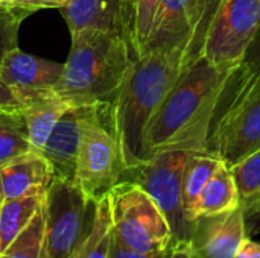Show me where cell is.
I'll return each mask as SVG.
<instances>
[{
    "mask_svg": "<svg viewBox=\"0 0 260 258\" xmlns=\"http://www.w3.org/2000/svg\"><path fill=\"white\" fill-rule=\"evenodd\" d=\"M235 68L189 62L145 132V160L161 151L209 152V135Z\"/></svg>",
    "mask_w": 260,
    "mask_h": 258,
    "instance_id": "6da1fadb",
    "label": "cell"
},
{
    "mask_svg": "<svg viewBox=\"0 0 260 258\" xmlns=\"http://www.w3.org/2000/svg\"><path fill=\"white\" fill-rule=\"evenodd\" d=\"M187 64L181 49L151 50L134 58L111 105L126 169L145 160L146 128Z\"/></svg>",
    "mask_w": 260,
    "mask_h": 258,
    "instance_id": "7a4b0ae2",
    "label": "cell"
},
{
    "mask_svg": "<svg viewBox=\"0 0 260 258\" xmlns=\"http://www.w3.org/2000/svg\"><path fill=\"white\" fill-rule=\"evenodd\" d=\"M136 55L120 32L84 29L72 47L53 91L69 106L113 105Z\"/></svg>",
    "mask_w": 260,
    "mask_h": 258,
    "instance_id": "3957f363",
    "label": "cell"
},
{
    "mask_svg": "<svg viewBox=\"0 0 260 258\" xmlns=\"http://www.w3.org/2000/svg\"><path fill=\"white\" fill-rule=\"evenodd\" d=\"M260 149V71L235 68L209 135V154L229 167Z\"/></svg>",
    "mask_w": 260,
    "mask_h": 258,
    "instance_id": "277c9868",
    "label": "cell"
},
{
    "mask_svg": "<svg viewBox=\"0 0 260 258\" xmlns=\"http://www.w3.org/2000/svg\"><path fill=\"white\" fill-rule=\"evenodd\" d=\"M126 170L122 144L113 125L111 105H96L82 131L75 182L90 201L105 198Z\"/></svg>",
    "mask_w": 260,
    "mask_h": 258,
    "instance_id": "5b68a950",
    "label": "cell"
},
{
    "mask_svg": "<svg viewBox=\"0 0 260 258\" xmlns=\"http://www.w3.org/2000/svg\"><path fill=\"white\" fill-rule=\"evenodd\" d=\"M113 237L133 251L161 254L174 240L171 225L155 201L137 184L120 181L108 193Z\"/></svg>",
    "mask_w": 260,
    "mask_h": 258,
    "instance_id": "8992f818",
    "label": "cell"
},
{
    "mask_svg": "<svg viewBox=\"0 0 260 258\" xmlns=\"http://www.w3.org/2000/svg\"><path fill=\"white\" fill-rule=\"evenodd\" d=\"M96 201L76 182L55 178L44 199V231L40 258H72L88 236Z\"/></svg>",
    "mask_w": 260,
    "mask_h": 258,
    "instance_id": "52a82bcc",
    "label": "cell"
},
{
    "mask_svg": "<svg viewBox=\"0 0 260 258\" xmlns=\"http://www.w3.org/2000/svg\"><path fill=\"white\" fill-rule=\"evenodd\" d=\"M187 151H161L142 163L128 167L120 181L140 186L166 216L174 240H189L190 224L187 222L181 201V179Z\"/></svg>",
    "mask_w": 260,
    "mask_h": 258,
    "instance_id": "ba28073f",
    "label": "cell"
},
{
    "mask_svg": "<svg viewBox=\"0 0 260 258\" xmlns=\"http://www.w3.org/2000/svg\"><path fill=\"white\" fill-rule=\"evenodd\" d=\"M260 29V0H221L203 40L200 56L221 68H236Z\"/></svg>",
    "mask_w": 260,
    "mask_h": 258,
    "instance_id": "9c48e42d",
    "label": "cell"
},
{
    "mask_svg": "<svg viewBox=\"0 0 260 258\" xmlns=\"http://www.w3.org/2000/svg\"><path fill=\"white\" fill-rule=\"evenodd\" d=\"M245 213L241 207L233 211L201 216L190 228L189 242L198 258H235L247 239Z\"/></svg>",
    "mask_w": 260,
    "mask_h": 258,
    "instance_id": "30bf717a",
    "label": "cell"
},
{
    "mask_svg": "<svg viewBox=\"0 0 260 258\" xmlns=\"http://www.w3.org/2000/svg\"><path fill=\"white\" fill-rule=\"evenodd\" d=\"M198 24L200 12L197 0H161L151 35L142 53L181 49L189 55Z\"/></svg>",
    "mask_w": 260,
    "mask_h": 258,
    "instance_id": "8fae6325",
    "label": "cell"
},
{
    "mask_svg": "<svg viewBox=\"0 0 260 258\" xmlns=\"http://www.w3.org/2000/svg\"><path fill=\"white\" fill-rule=\"evenodd\" d=\"M96 105L70 106L50 132L41 154L50 163L55 178L75 182L76 160L82 131Z\"/></svg>",
    "mask_w": 260,
    "mask_h": 258,
    "instance_id": "7c38bea8",
    "label": "cell"
},
{
    "mask_svg": "<svg viewBox=\"0 0 260 258\" xmlns=\"http://www.w3.org/2000/svg\"><path fill=\"white\" fill-rule=\"evenodd\" d=\"M53 179L55 173L46 157L30 151L0 166V201L46 196Z\"/></svg>",
    "mask_w": 260,
    "mask_h": 258,
    "instance_id": "4fadbf2b",
    "label": "cell"
},
{
    "mask_svg": "<svg viewBox=\"0 0 260 258\" xmlns=\"http://www.w3.org/2000/svg\"><path fill=\"white\" fill-rule=\"evenodd\" d=\"M61 14L70 35L84 29L123 33L131 43V20L123 0H67Z\"/></svg>",
    "mask_w": 260,
    "mask_h": 258,
    "instance_id": "5bb4252c",
    "label": "cell"
},
{
    "mask_svg": "<svg viewBox=\"0 0 260 258\" xmlns=\"http://www.w3.org/2000/svg\"><path fill=\"white\" fill-rule=\"evenodd\" d=\"M64 62H56L12 49L0 65V79L17 94L21 91L53 90Z\"/></svg>",
    "mask_w": 260,
    "mask_h": 258,
    "instance_id": "9a60e30c",
    "label": "cell"
},
{
    "mask_svg": "<svg viewBox=\"0 0 260 258\" xmlns=\"http://www.w3.org/2000/svg\"><path fill=\"white\" fill-rule=\"evenodd\" d=\"M15 96L21 105L30 146L41 154L55 125L70 106L53 90L21 91Z\"/></svg>",
    "mask_w": 260,
    "mask_h": 258,
    "instance_id": "2e32d148",
    "label": "cell"
},
{
    "mask_svg": "<svg viewBox=\"0 0 260 258\" xmlns=\"http://www.w3.org/2000/svg\"><path fill=\"white\" fill-rule=\"evenodd\" d=\"M238 207V187L232 169L222 161L200 195L195 211V220L201 216H216L229 213L236 210Z\"/></svg>",
    "mask_w": 260,
    "mask_h": 258,
    "instance_id": "e0dca14e",
    "label": "cell"
},
{
    "mask_svg": "<svg viewBox=\"0 0 260 258\" xmlns=\"http://www.w3.org/2000/svg\"><path fill=\"white\" fill-rule=\"evenodd\" d=\"M221 163L222 160L209 152H192L187 158L181 179V201L184 216L190 224V228L195 222L200 195Z\"/></svg>",
    "mask_w": 260,
    "mask_h": 258,
    "instance_id": "ac0fdd59",
    "label": "cell"
},
{
    "mask_svg": "<svg viewBox=\"0 0 260 258\" xmlns=\"http://www.w3.org/2000/svg\"><path fill=\"white\" fill-rule=\"evenodd\" d=\"M46 196L34 195L2 201L0 207V254L26 230L44 207Z\"/></svg>",
    "mask_w": 260,
    "mask_h": 258,
    "instance_id": "d6986e66",
    "label": "cell"
},
{
    "mask_svg": "<svg viewBox=\"0 0 260 258\" xmlns=\"http://www.w3.org/2000/svg\"><path fill=\"white\" fill-rule=\"evenodd\" d=\"M245 216L260 211V149L230 167Z\"/></svg>",
    "mask_w": 260,
    "mask_h": 258,
    "instance_id": "ffe728a7",
    "label": "cell"
},
{
    "mask_svg": "<svg viewBox=\"0 0 260 258\" xmlns=\"http://www.w3.org/2000/svg\"><path fill=\"white\" fill-rule=\"evenodd\" d=\"M30 151L21 109H0V166Z\"/></svg>",
    "mask_w": 260,
    "mask_h": 258,
    "instance_id": "44dd1931",
    "label": "cell"
},
{
    "mask_svg": "<svg viewBox=\"0 0 260 258\" xmlns=\"http://www.w3.org/2000/svg\"><path fill=\"white\" fill-rule=\"evenodd\" d=\"M111 236V214L107 195L96 201L91 230L72 258H108Z\"/></svg>",
    "mask_w": 260,
    "mask_h": 258,
    "instance_id": "7402d4cb",
    "label": "cell"
},
{
    "mask_svg": "<svg viewBox=\"0 0 260 258\" xmlns=\"http://www.w3.org/2000/svg\"><path fill=\"white\" fill-rule=\"evenodd\" d=\"M44 231V207L26 230L0 254V258H40Z\"/></svg>",
    "mask_w": 260,
    "mask_h": 258,
    "instance_id": "603a6c76",
    "label": "cell"
},
{
    "mask_svg": "<svg viewBox=\"0 0 260 258\" xmlns=\"http://www.w3.org/2000/svg\"><path fill=\"white\" fill-rule=\"evenodd\" d=\"M161 0H136L131 24V47L140 56L151 35Z\"/></svg>",
    "mask_w": 260,
    "mask_h": 258,
    "instance_id": "cb8c5ba5",
    "label": "cell"
},
{
    "mask_svg": "<svg viewBox=\"0 0 260 258\" xmlns=\"http://www.w3.org/2000/svg\"><path fill=\"white\" fill-rule=\"evenodd\" d=\"M30 15L26 11L0 6V65L5 59V56L17 46L18 38V29L21 21Z\"/></svg>",
    "mask_w": 260,
    "mask_h": 258,
    "instance_id": "d4e9b609",
    "label": "cell"
},
{
    "mask_svg": "<svg viewBox=\"0 0 260 258\" xmlns=\"http://www.w3.org/2000/svg\"><path fill=\"white\" fill-rule=\"evenodd\" d=\"M198 2V12H200V24H198V30L195 35V40L189 49V62H192L193 59L200 58V52H201V46H203V40L206 36V32L212 23V18L221 3V0H197Z\"/></svg>",
    "mask_w": 260,
    "mask_h": 258,
    "instance_id": "484cf974",
    "label": "cell"
},
{
    "mask_svg": "<svg viewBox=\"0 0 260 258\" xmlns=\"http://www.w3.org/2000/svg\"><path fill=\"white\" fill-rule=\"evenodd\" d=\"M66 2L67 0H5L3 6L26 11V12L32 14L40 9H52V8L61 9L66 5Z\"/></svg>",
    "mask_w": 260,
    "mask_h": 258,
    "instance_id": "4316f807",
    "label": "cell"
},
{
    "mask_svg": "<svg viewBox=\"0 0 260 258\" xmlns=\"http://www.w3.org/2000/svg\"><path fill=\"white\" fill-rule=\"evenodd\" d=\"M238 70L241 73H245V75L259 73L260 71V29L256 38L250 44L242 62L238 65Z\"/></svg>",
    "mask_w": 260,
    "mask_h": 258,
    "instance_id": "83f0119b",
    "label": "cell"
},
{
    "mask_svg": "<svg viewBox=\"0 0 260 258\" xmlns=\"http://www.w3.org/2000/svg\"><path fill=\"white\" fill-rule=\"evenodd\" d=\"M166 252H168V249L161 254H142V252L129 249L128 246H125L123 243H120L117 239H114L111 236L108 258H166Z\"/></svg>",
    "mask_w": 260,
    "mask_h": 258,
    "instance_id": "f1b7e54d",
    "label": "cell"
},
{
    "mask_svg": "<svg viewBox=\"0 0 260 258\" xmlns=\"http://www.w3.org/2000/svg\"><path fill=\"white\" fill-rule=\"evenodd\" d=\"M166 258H198L189 240H172L168 248Z\"/></svg>",
    "mask_w": 260,
    "mask_h": 258,
    "instance_id": "f546056e",
    "label": "cell"
},
{
    "mask_svg": "<svg viewBox=\"0 0 260 258\" xmlns=\"http://www.w3.org/2000/svg\"><path fill=\"white\" fill-rule=\"evenodd\" d=\"M0 109H21L15 93L0 79Z\"/></svg>",
    "mask_w": 260,
    "mask_h": 258,
    "instance_id": "4dcf8cb0",
    "label": "cell"
},
{
    "mask_svg": "<svg viewBox=\"0 0 260 258\" xmlns=\"http://www.w3.org/2000/svg\"><path fill=\"white\" fill-rule=\"evenodd\" d=\"M235 258H260V243L245 239Z\"/></svg>",
    "mask_w": 260,
    "mask_h": 258,
    "instance_id": "1f68e13d",
    "label": "cell"
},
{
    "mask_svg": "<svg viewBox=\"0 0 260 258\" xmlns=\"http://www.w3.org/2000/svg\"><path fill=\"white\" fill-rule=\"evenodd\" d=\"M123 3H125V6H126L129 20H131V24H133V11H134V3H136V0H123Z\"/></svg>",
    "mask_w": 260,
    "mask_h": 258,
    "instance_id": "d6a6232c",
    "label": "cell"
},
{
    "mask_svg": "<svg viewBox=\"0 0 260 258\" xmlns=\"http://www.w3.org/2000/svg\"><path fill=\"white\" fill-rule=\"evenodd\" d=\"M5 5V0H0V6H3Z\"/></svg>",
    "mask_w": 260,
    "mask_h": 258,
    "instance_id": "836d02e7",
    "label": "cell"
},
{
    "mask_svg": "<svg viewBox=\"0 0 260 258\" xmlns=\"http://www.w3.org/2000/svg\"><path fill=\"white\" fill-rule=\"evenodd\" d=\"M0 207H2V201H0Z\"/></svg>",
    "mask_w": 260,
    "mask_h": 258,
    "instance_id": "e575fe53",
    "label": "cell"
}]
</instances>
